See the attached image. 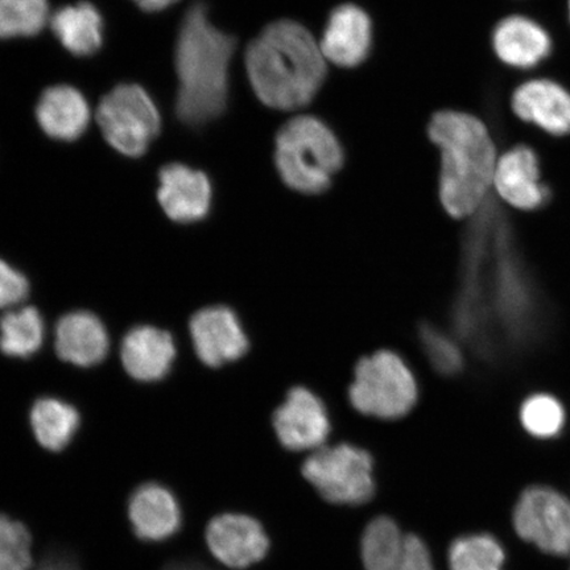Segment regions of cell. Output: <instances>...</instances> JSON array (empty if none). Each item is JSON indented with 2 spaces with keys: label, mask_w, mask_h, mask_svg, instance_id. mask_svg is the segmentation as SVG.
Wrapping results in <instances>:
<instances>
[{
  "label": "cell",
  "mask_w": 570,
  "mask_h": 570,
  "mask_svg": "<svg viewBox=\"0 0 570 570\" xmlns=\"http://www.w3.org/2000/svg\"><path fill=\"white\" fill-rule=\"evenodd\" d=\"M511 107L525 124L541 128L553 137L570 134V91L548 78H533L512 92Z\"/></svg>",
  "instance_id": "obj_16"
},
{
  "label": "cell",
  "mask_w": 570,
  "mask_h": 570,
  "mask_svg": "<svg viewBox=\"0 0 570 570\" xmlns=\"http://www.w3.org/2000/svg\"><path fill=\"white\" fill-rule=\"evenodd\" d=\"M423 352L436 372L444 375H454L463 368L461 348L444 332L434 326H424L420 332Z\"/></svg>",
  "instance_id": "obj_30"
},
{
  "label": "cell",
  "mask_w": 570,
  "mask_h": 570,
  "mask_svg": "<svg viewBox=\"0 0 570 570\" xmlns=\"http://www.w3.org/2000/svg\"><path fill=\"white\" fill-rule=\"evenodd\" d=\"M97 120L105 139L118 153L139 158L158 137L161 118L146 89L122 83L102 98Z\"/></svg>",
  "instance_id": "obj_8"
},
{
  "label": "cell",
  "mask_w": 570,
  "mask_h": 570,
  "mask_svg": "<svg viewBox=\"0 0 570 570\" xmlns=\"http://www.w3.org/2000/svg\"><path fill=\"white\" fill-rule=\"evenodd\" d=\"M30 294V283L16 268L0 261V309L13 308Z\"/></svg>",
  "instance_id": "obj_31"
},
{
  "label": "cell",
  "mask_w": 570,
  "mask_h": 570,
  "mask_svg": "<svg viewBox=\"0 0 570 570\" xmlns=\"http://www.w3.org/2000/svg\"><path fill=\"white\" fill-rule=\"evenodd\" d=\"M491 46L504 66L531 69L551 55L553 42L551 35L537 20L511 16L495 26Z\"/></svg>",
  "instance_id": "obj_18"
},
{
  "label": "cell",
  "mask_w": 570,
  "mask_h": 570,
  "mask_svg": "<svg viewBox=\"0 0 570 570\" xmlns=\"http://www.w3.org/2000/svg\"><path fill=\"white\" fill-rule=\"evenodd\" d=\"M36 570H82L75 556L63 551L49 552Z\"/></svg>",
  "instance_id": "obj_33"
},
{
  "label": "cell",
  "mask_w": 570,
  "mask_h": 570,
  "mask_svg": "<svg viewBox=\"0 0 570 570\" xmlns=\"http://www.w3.org/2000/svg\"><path fill=\"white\" fill-rule=\"evenodd\" d=\"M245 63L256 98L279 111L308 106L327 73L320 42L303 24L287 19L268 24L249 42Z\"/></svg>",
  "instance_id": "obj_2"
},
{
  "label": "cell",
  "mask_w": 570,
  "mask_h": 570,
  "mask_svg": "<svg viewBox=\"0 0 570 570\" xmlns=\"http://www.w3.org/2000/svg\"><path fill=\"white\" fill-rule=\"evenodd\" d=\"M48 20V0H0V39L31 38Z\"/></svg>",
  "instance_id": "obj_27"
},
{
  "label": "cell",
  "mask_w": 570,
  "mask_h": 570,
  "mask_svg": "<svg viewBox=\"0 0 570 570\" xmlns=\"http://www.w3.org/2000/svg\"><path fill=\"white\" fill-rule=\"evenodd\" d=\"M273 425L277 440L289 452H315L325 446L332 425L326 405L305 387L292 389L276 409Z\"/></svg>",
  "instance_id": "obj_10"
},
{
  "label": "cell",
  "mask_w": 570,
  "mask_h": 570,
  "mask_svg": "<svg viewBox=\"0 0 570 570\" xmlns=\"http://www.w3.org/2000/svg\"><path fill=\"white\" fill-rule=\"evenodd\" d=\"M348 399L362 415L381 420L402 419L417 403V381L401 355L380 351L365 356L355 366Z\"/></svg>",
  "instance_id": "obj_6"
},
{
  "label": "cell",
  "mask_w": 570,
  "mask_h": 570,
  "mask_svg": "<svg viewBox=\"0 0 570 570\" xmlns=\"http://www.w3.org/2000/svg\"><path fill=\"white\" fill-rule=\"evenodd\" d=\"M137 3L142 11L147 12H159L167 10L168 7L178 2V0H132Z\"/></svg>",
  "instance_id": "obj_34"
},
{
  "label": "cell",
  "mask_w": 570,
  "mask_h": 570,
  "mask_svg": "<svg viewBox=\"0 0 570 570\" xmlns=\"http://www.w3.org/2000/svg\"><path fill=\"white\" fill-rule=\"evenodd\" d=\"M428 137L439 148V196L449 216L458 219L482 210L494 187L497 148L489 128L472 114H433Z\"/></svg>",
  "instance_id": "obj_4"
},
{
  "label": "cell",
  "mask_w": 570,
  "mask_h": 570,
  "mask_svg": "<svg viewBox=\"0 0 570 570\" xmlns=\"http://www.w3.org/2000/svg\"><path fill=\"white\" fill-rule=\"evenodd\" d=\"M302 472L318 495L333 504L361 505L375 494L374 461L360 446L320 448L305 460Z\"/></svg>",
  "instance_id": "obj_7"
},
{
  "label": "cell",
  "mask_w": 570,
  "mask_h": 570,
  "mask_svg": "<svg viewBox=\"0 0 570 570\" xmlns=\"http://www.w3.org/2000/svg\"><path fill=\"white\" fill-rule=\"evenodd\" d=\"M189 331L199 361L209 367L238 361L249 348L244 325L227 306L198 311L190 320Z\"/></svg>",
  "instance_id": "obj_12"
},
{
  "label": "cell",
  "mask_w": 570,
  "mask_h": 570,
  "mask_svg": "<svg viewBox=\"0 0 570 570\" xmlns=\"http://www.w3.org/2000/svg\"><path fill=\"white\" fill-rule=\"evenodd\" d=\"M396 570H436L430 548L416 534H407L403 558Z\"/></svg>",
  "instance_id": "obj_32"
},
{
  "label": "cell",
  "mask_w": 570,
  "mask_h": 570,
  "mask_svg": "<svg viewBox=\"0 0 570 570\" xmlns=\"http://www.w3.org/2000/svg\"><path fill=\"white\" fill-rule=\"evenodd\" d=\"M45 336V320L33 306L7 312L0 320V351L12 358H30Z\"/></svg>",
  "instance_id": "obj_25"
},
{
  "label": "cell",
  "mask_w": 570,
  "mask_h": 570,
  "mask_svg": "<svg viewBox=\"0 0 570 570\" xmlns=\"http://www.w3.org/2000/svg\"><path fill=\"white\" fill-rule=\"evenodd\" d=\"M405 539L394 519L377 517L366 525L361 539V559L365 570H396L401 564Z\"/></svg>",
  "instance_id": "obj_24"
},
{
  "label": "cell",
  "mask_w": 570,
  "mask_h": 570,
  "mask_svg": "<svg viewBox=\"0 0 570 570\" xmlns=\"http://www.w3.org/2000/svg\"><path fill=\"white\" fill-rule=\"evenodd\" d=\"M373 23L361 7L342 4L333 10L320 41L326 61L341 68H355L372 51Z\"/></svg>",
  "instance_id": "obj_17"
},
{
  "label": "cell",
  "mask_w": 570,
  "mask_h": 570,
  "mask_svg": "<svg viewBox=\"0 0 570 570\" xmlns=\"http://www.w3.org/2000/svg\"><path fill=\"white\" fill-rule=\"evenodd\" d=\"M237 41L209 19L204 3L190 7L176 42L177 117L202 126L219 118L229 101L230 62Z\"/></svg>",
  "instance_id": "obj_3"
},
{
  "label": "cell",
  "mask_w": 570,
  "mask_h": 570,
  "mask_svg": "<svg viewBox=\"0 0 570 570\" xmlns=\"http://www.w3.org/2000/svg\"><path fill=\"white\" fill-rule=\"evenodd\" d=\"M110 340L102 321L90 312H71L56 326V352L60 360L80 367L101 363Z\"/></svg>",
  "instance_id": "obj_20"
},
{
  "label": "cell",
  "mask_w": 570,
  "mask_h": 570,
  "mask_svg": "<svg viewBox=\"0 0 570 570\" xmlns=\"http://www.w3.org/2000/svg\"><path fill=\"white\" fill-rule=\"evenodd\" d=\"M90 117L87 98L69 85L48 88L36 106V119L41 130L55 140L80 139L88 130Z\"/></svg>",
  "instance_id": "obj_21"
},
{
  "label": "cell",
  "mask_w": 570,
  "mask_h": 570,
  "mask_svg": "<svg viewBox=\"0 0 570 570\" xmlns=\"http://www.w3.org/2000/svg\"><path fill=\"white\" fill-rule=\"evenodd\" d=\"M512 523L519 537L541 552L570 554V501L558 490L527 489L515 504Z\"/></svg>",
  "instance_id": "obj_9"
},
{
  "label": "cell",
  "mask_w": 570,
  "mask_h": 570,
  "mask_svg": "<svg viewBox=\"0 0 570 570\" xmlns=\"http://www.w3.org/2000/svg\"><path fill=\"white\" fill-rule=\"evenodd\" d=\"M494 188L504 203L524 212L540 209L550 198L538 155L529 146L512 147L498 159Z\"/></svg>",
  "instance_id": "obj_14"
},
{
  "label": "cell",
  "mask_w": 570,
  "mask_h": 570,
  "mask_svg": "<svg viewBox=\"0 0 570 570\" xmlns=\"http://www.w3.org/2000/svg\"><path fill=\"white\" fill-rule=\"evenodd\" d=\"M52 31L71 55H95L104 45V18L95 4L80 2L62 7L51 18Z\"/></svg>",
  "instance_id": "obj_22"
},
{
  "label": "cell",
  "mask_w": 570,
  "mask_h": 570,
  "mask_svg": "<svg viewBox=\"0 0 570 570\" xmlns=\"http://www.w3.org/2000/svg\"><path fill=\"white\" fill-rule=\"evenodd\" d=\"M161 570H212L208 567H205L204 564H199L197 561H190V560H177L169 562L166 567H164Z\"/></svg>",
  "instance_id": "obj_35"
},
{
  "label": "cell",
  "mask_w": 570,
  "mask_h": 570,
  "mask_svg": "<svg viewBox=\"0 0 570 570\" xmlns=\"http://www.w3.org/2000/svg\"><path fill=\"white\" fill-rule=\"evenodd\" d=\"M568 13H569V21H570V0L568 2Z\"/></svg>",
  "instance_id": "obj_36"
},
{
  "label": "cell",
  "mask_w": 570,
  "mask_h": 570,
  "mask_svg": "<svg viewBox=\"0 0 570 570\" xmlns=\"http://www.w3.org/2000/svg\"><path fill=\"white\" fill-rule=\"evenodd\" d=\"M32 538L27 527L0 514V570H31Z\"/></svg>",
  "instance_id": "obj_29"
},
{
  "label": "cell",
  "mask_w": 570,
  "mask_h": 570,
  "mask_svg": "<svg viewBox=\"0 0 570 570\" xmlns=\"http://www.w3.org/2000/svg\"><path fill=\"white\" fill-rule=\"evenodd\" d=\"M32 433L46 451L60 453L73 443L81 425L80 413L73 405L56 397H41L30 412Z\"/></svg>",
  "instance_id": "obj_23"
},
{
  "label": "cell",
  "mask_w": 570,
  "mask_h": 570,
  "mask_svg": "<svg viewBox=\"0 0 570 570\" xmlns=\"http://www.w3.org/2000/svg\"><path fill=\"white\" fill-rule=\"evenodd\" d=\"M448 562L451 570H503L505 552L493 534L470 533L453 541Z\"/></svg>",
  "instance_id": "obj_26"
},
{
  "label": "cell",
  "mask_w": 570,
  "mask_h": 570,
  "mask_svg": "<svg viewBox=\"0 0 570 570\" xmlns=\"http://www.w3.org/2000/svg\"><path fill=\"white\" fill-rule=\"evenodd\" d=\"M344 161V147L337 135L317 117L292 118L276 134L277 174L297 194H324Z\"/></svg>",
  "instance_id": "obj_5"
},
{
  "label": "cell",
  "mask_w": 570,
  "mask_h": 570,
  "mask_svg": "<svg viewBox=\"0 0 570 570\" xmlns=\"http://www.w3.org/2000/svg\"><path fill=\"white\" fill-rule=\"evenodd\" d=\"M120 358L135 381L159 382L169 374L176 358L174 338L158 327H134L124 338Z\"/></svg>",
  "instance_id": "obj_19"
},
{
  "label": "cell",
  "mask_w": 570,
  "mask_h": 570,
  "mask_svg": "<svg viewBox=\"0 0 570 570\" xmlns=\"http://www.w3.org/2000/svg\"><path fill=\"white\" fill-rule=\"evenodd\" d=\"M127 515L135 537L147 544H161L176 538L184 519L176 494L160 482L135 488L128 497Z\"/></svg>",
  "instance_id": "obj_13"
},
{
  "label": "cell",
  "mask_w": 570,
  "mask_h": 570,
  "mask_svg": "<svg viewBox=\"0 0 570 570\" xmlns=\"http://www.w3.org/2000/svg\"><path fill=\"white\" fill-rule=\"evenodd\" d=\"M472 239L462 323L490 354H515L540 336L544 306L508 224L487 210Z\"/></svg>",
  "instance_id": "obj_1"
},
{
  "label": "cell",
  "mask_w": 570,
  "mask_h": 570,
  "mask_svg": "<svg viewBox=\"0 0 570 570\" xmlns=\"http://www.w3.org/2000/svg\"><path fill=\"white\" fill-rule=\"evenodd\" d=\"M159 178V203L170 219L194 224L208 216L213 189L209 177L202 170L174 163L161 168Z\"/></svg>",
  "instance_id": "obj_15"
},
{
  "label": "cell",
  "mask_w": 570,
  "mask_h": 570,
  "mask_svg": "<svg viewBox=\"0 0 570 570\" xmlns=\"http://www.w3.org/2000/svg\"><path fill=\"white\" fill-rule=\"evenodd\" d=\"M520 423L533 438L553 439L566 425V410L552 395L534 394L520 407Z\"/></svg>",
  "instance_id": "obj_28"
},
{
  "label": "cell",
  "mask_w": 570,
  "mask_h": 570,
  "mask_svg": "<svg viewBox=\"0 0 570 570\" xmlns=\"http://www.w3.org/2000/svg\"><path fill=\"white\" fill-rule=\"evenodd\" d=\"M206 544L210 553L232 569H247L266 558L269 538L265 527L244 514H223L206 527Z\"/></svg>",
  "instance_id": "obj_11"
}]
</instances>
